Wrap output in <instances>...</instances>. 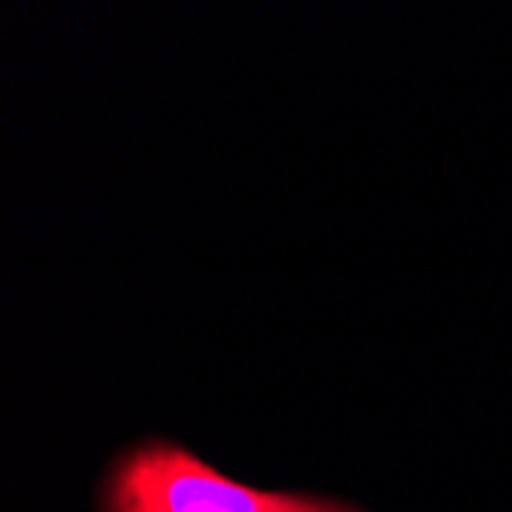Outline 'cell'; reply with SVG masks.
I'll use <instances>...</instances> for the list:
<instances>
[{"label": "cell", "mask_w": 512, "mask_h": 512, "mask_svg": "<svg viewBox=\"0 0 512 512\" xmlns=\"http://www.w3.org/2000/svg\"><path fill=\"white\" fill-rule=\"evenodd\" d=\"M108 512H350L341 503L243 485L178 445L126 454L108 482Z\"/></svg>", "instance_id": "6da1fadb"}]
</instances>
